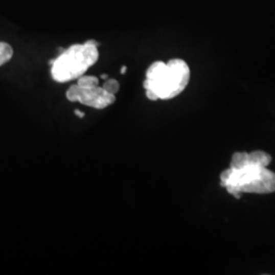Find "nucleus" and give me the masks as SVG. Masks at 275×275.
Instances as JSON below:
<instances>
[{
    "label": "nucleus",
    "mask_w": 275,
    "mask_h": 275,
    "mask_svg": "<svg viewBox=\"0 0 275 275\" xmlns=\"http://www.w3.org/2000/svg\"><path fill=\"white\" fill-rule=\"evenodd\" d=\"M191 78L188 63L180 58L153 62L147 70L143 86L149 100H169L187 88Z\"/></svg>",
    "instance_id": "obj_1"
},
{
    "label": "nucleus",
    "mask_w": 275,
    "mask_h": 275,
    "mask_svg": "<svg viewBox=\"0 0 275 275\" xmlns=\"http://www.w3.org/2000/svg\"><path fill=\"white\" fill-rule=\"evenodd\" d=\"M99 58L98 47L84 43L63 49L58 57L50 60L51 77L57 83L78 80Z\"/></svg>",
    "instance_id": "obj_2"
},
{
    "label": "nucleus",
    "mask_w": 275,
    "mask_h": 275,
    "mask_svg": "<svg viewBox=\"0 0 275 275\" xmlns=\"http://www.w3.org/2000/svg\"><path fill=\"white\" fill-rule=\"evenodd\" d=\"M66 98L71 102H80L95 109H104L112 105L117 100L116 95L108 93L103 87L82 88L78 84L72 85L67 89Z\"/></svg>",
    "instance_id": "obj_3"
},
{
    "label": "nucleus",
    "mask_w": 275,
    "mask_h": 275,
    "mask_svg": "<svg viewBox=\"0 0 275 275\" xmlns=\"http://www.w3.org/2000/svg\"><path fill=\"white\" fill-rule=\"evenodd\" d=\"M239 192L241 194H272L275 192V173L263 167L260 174L253 179L251 182L240 188Z\"/></svg>",
    "instance_id": "obj_4"
},
{
    "label": "nucleus",
    "mask_w": 275,
    "mask_h": 275,
    "mask_svg": "<svg viewBox=\"0 0 275 275\" xmlns=\"http://www.w3.org/2000/svg\"><path fill=\"white\" fill-rule=\"evenodd\" d=\"M272 157L265 151L256 150L253 152H236L231 161L232 168H241L246 165H258L267 167L271 163Z\"/></svg>",
    "instance_id": "obj_5"
},
{
    "label": "nucleus",
    "mask_w": 275,
    "mask_h": 275,
    "mask_svg": "<svg viewBox=\"0 0 275 275\" xmlns=\"http://www.w3.org/2000/svg\"><path fill=\"white\" fill-rule=\"evenodd\" d=\"M13 55L12 47L5 42H0V66L11 59Z\"/></svg>",
    "instance_id": "obj_6"
},
{
    "label": "nucleus",
    "mask_w": 275,
    "mask_h": 275,
    "mask_svg": "<svg viewBox=\"0 0 275 275\" xmlns=\"http://www.w3.org/2000/svg\"><path fill=\"white\" fill-rule=\"evenodd\" d=\"M82 88H93L99 86V79L95 76H82L78 79L77 83Z\"/></svg>",
    "instance_id": "obj_7"
},
{
    "label": "nucleus",
    "mask_w": 275,
    "mask_h": 275,
    "mask_svg": "<svg viewBox=\"0 0 275 275\" xmlns=\"http://www.w3.org/2000/svg\"><path fill=\"white\" fill-rule=\"evenodd\" d=\"M103 89L106 90L108 93L116 95L120 91V83L114 79H108L103 84Z\"/></svg>",
    "instance_id": "obj_8"
},
{
    "label": "nucleus",
    "mask_w": 275,
    "mask_h": 275,
    "mask_svg": "<svg viewBox=\"0 0 275 275\" xmlns=\"http://www.w3.org/2000/svg\"><path fill=\"white\" fill-rule=\"evenodd\" d=\"M85 43L90 44V45H93V46H96V47L99 46V43H98L97 41H95V40H88V41H86Z\"/></svg>",
    "instance_id": "obj_9"
},
{
    "label": "nucleus",
    "mask_w": 275,
    "mask_h": 275,
    "mask_svg": "<svg viewBox=\"0 0 275 275\" xmlns=\"http://www.w3.org/2000/svg\"><path fill=\"white\" fill-rule=\"evenodd\" d=\"M75 113H76V116H78V117H79V118H81V119H82V118H84V116H85V114H84V112H82V111H80V110H78V109H77V110H75Z\"/></svg>",
    "instance_id": "obj_10"
},
{
    "label": "nucleus",
    "mask_w": 275,
    "mask_h": 275,
    "mask_svg": "<svg viewBox=\"0 0 275 275\" xmlns=\"http://www.w3.org/2000/svg\"><path fill=\"white\" fill-rule=\"evenodd\" d=\"M126 72H127V66H123V67H122L121 73L124 75V74H126Z\"/></svg>",
    "instance_id": "obj_11"
},
{
    "label": "nucleus",
    "mask_w": 275,
    "mask_h": 275,
    "mask_svg": "<svg viewBox=\"0 0 275 275\" xmlns=\"http://www.w3.org/2000/svg\"><path fill=\"white\" fill-rule=\"evenodd\" d=\"M101 79H107V75H101Z\"/></svg>",
    "instance_id": "obj_12"
}]
</instances>
